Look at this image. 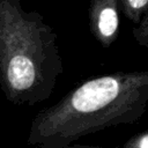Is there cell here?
<instances>
[{
	"instance_id": "obj_1",
	"label": "cell",
	"mask_w": 148,
	"mask_h": 148,
	"mask_svg": "<svg viewBox=\"0 0 148 148\" xmlns=\"http://www.w3.org/2000/svg\"><path fill=\"white\" fill-rule=\"evenodd\" d=\"M148 106V71L114 72L92 77L38 112L27 143L61 148L110 127L139 121Z\"/></svg>"
},
{
	"instance_id": "obj_2",
	"label": "cell",
	"mask_w": 148,
	"mask_h": 148,
	"mask_svg": "<svg viewBox=\"0 0 148 148\" xmlns=\"http://www.w3.org/2000/svg\"><path fill=\"white\" fill-rule=\"evenodd\" d=\"M64 65L57 34L22 0H0V87L15 105L32 106L53 92Z\"/></svg>"
},
{
	"instance_id": "obj_3",
	"label": "cell",
	"mask_w": 148,
	"mask_h": 148,
	"mask_svg": "<svg viewBox=\"0 0 148 148\" xmlns=\"http://www.w3.org/2000/svg\"><path fill=\"white\" fill-rule=\"evenodd\" d=\"M118 0H90L88 9L89 29L105 49L110 47L119 32Z\"/></svg>"
},
{
	"instance_id": "obj_4",
	"label": "cell",
	"mask_w": 148,
	"mask_h": 148,
	"mask_svg": "<svg viewBox=\"0 0 148 148\" xmlns=\"http://www.w3.org/2000/svg\"><path fill=\"white\" fill-rule=\"evenodd\" d=\"M119 10L135 25L148 15V0H118Z\"/></svg>"
},
{
	"instance_id": "obj_5",
	"label": "cell",
	"mask_w": 148,
	"mask_h": 148,
	"mask_svg": "<svg viewBox=\"0 0 148 148\" xmlns=\"http://www.w3.org/2000/svg\"><path fill=\"white\" fill-rule=\"evenodd\" d=\"M135 42L143 47H148V15H146L139 24H136L132 30Z\"/></svg>"
},
{
	"instance_id": "obj_6",
	"label": "cell",
	"mask_w": 148,
	"mask_h": 148,
	"mask_svg": "<svg viewBox=\"0 0 148 148\" xmlns=\"http://www.w3.org/2000/svg\"><path fill=\"white\" fill-rule=\"evenodd\" d=\"M123 148H148V130L131 136Z\"/></svg>"
},
{
	"instance_id": "obj_7",
	"label": "cell",
	"mask_w": 148,
	"mask_h": 148,
	"mask_svg": "<svg viewBox=\"0 0 148 148\" xmlns=\"http://www.w3.org/2000/svg\"><path fill=\"white\" fill-rule=\"evenodd\" d=\"M61 148H102V147H91V146H71V145H67V146L61 147Z\"/></svg>"
}]
</instances>
